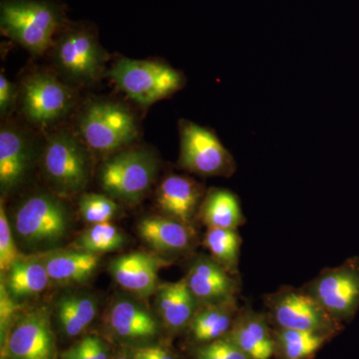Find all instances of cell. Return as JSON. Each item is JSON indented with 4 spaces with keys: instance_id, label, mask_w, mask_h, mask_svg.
I'll return each instance as SVG.
<instances>
[{
    "instance_id": "obj_1",
    "label": "cell",
    "mask_w": 359,
    "mask_h": 359,
    "mask_svg": "<svg viewBox=\"0 0 359 359\" xmlns=\"http://www.w3.org/2000/svg\"><path fill=\"white\" fill-rule=\"evenodd\" d=\"M65 9L52 0H2L1 32L26 50H47L54 35L65 25Z\"/></svg>"
},
{
    "instance_id": "obj_2",
    "label": "cell",
    "mask_w": 359,
    "mask_h": 359,
    "mask_svg": "<svg viewBox=\"0 0 359 359\" xmlns=\"http://www.w3.org/2000/svg\"><path fill=\"white\" fill-rule=\"evenodd\" d=\"M117 86L141 105L173 95L185 83L181 72L164 63L123 58L108 71Z\"/></svg>"
},
{
    "instance_id": "obj_3",
    "label": "cell",
    "mask_w": 359,
    "mask_h": 359,
    "mask_svg": "<svg viewBox=\"0 0 359 359\" xmlns=\"http://www.w3.org/2000/svg\"><path fill=\"white\" fill-rule=\"evenodd\" d=\"M157 171V160L152 153L144 149H130L104 163L99 182L112 199L134 204L150 190Z\"/></svg>"
},
{
    "instance_id": "obj_4",
    "label": "cell",
    "mask_w": 359,
    "mask_h": 359,
    "mask_svg": "<svg viewBox=\"0 0 359 359\" xmlns=\"http://www.w3.org/2000/svg\"><path fill=\"white\" fill-rule=\"evenodd\" d=\"M14 228L21 244L27 249L42 250L65 238L69 229V215L58 198L36 194L18 208Z\"/></svg>"
},
{
    "instance_id": "obj_5",
    "label": "cell",
    "mask_w": 359,
    "mask_h": 359,
    "mask_svg": "<svg viewBox=\"0 0 359 359\" xmlns=\"http://www.w3.org/2000/svg\"><path fill=\"white\" fill-rule=\"evenodd\" d=\"M78 127L88 147L100 153L119 150L138 134L132 113L110 101L89 104L80 115Z\"/></svg>"
},
{
    "instance_id": "obj_6",
    "label": "cell",
    "mask_w": 359,
    "mask_h": 359,
    "mask_svg": "<svg viewBox=\"0 0 359 359\" xmlns=\"http://www.w3.org/2000/svg\"><path fill=\"white\" fill-rule=\"evenodd\" d=\"M179 165L190 173L204 177H230L235 173V159L211 129L181 120Z\"/></svg>"
},
{
    "instance_id": "obj_7",
    "label": "cell",
    "mask_w": 359,
    "mask_h": 359,
    "mask_svg": "<svg viewBox=\"0 0 359 359\" xmlns=\"http://www.w3.org/2000/svg\"><path fill=\"white\" fill-rule=\"evenodd\" d=\"M42 168L52 188L61 196L75 195L88 183V155L67 132L53 135L47 142Z\"/></svg>"
},
{
    "instance_id": "obj_8",
    "label": "cell",
    "mask_w": 359,
    "mask_h": 359,
    "mask_svg": "<svg viewBox=\"0 0 359 359\" xmlns=\"http://www.w3.org/2000/svg\"><path fill=\"white\" fill-rule=\"evenodd\" d=\"M337 321L353 318L359 309V259L325 269L304 287Z\"/></svg>"
},
{
    "instance_id": "obj_9",
    "label": "cell",
    "mask_w": 359,
    "mask_h": 359,
    "mask_svg": "<svg viewBox=\"0 0 359 359\" xmlns=\"http://www.w3.org/2000/svg\"><path fill=\"white\" fill-rule=\"evenodd\" d=\"M271 318L283 330H306L330 335L339 327L320 302L304 289H285L269 294L266 302Z\"/></svg>"
},
{
    "instance_id": "obj_10",
    "label": "cell",
    "mask_w": 359,
    "mask_h": 359,
    "mask_svg": "<svg viewBox=\"0 0 359 359\" xmlns=\"http://www.w3.org/2000/svg\"><path fill=\"white\" fill-rule=\"evenodd\" d=\"M55 60L66 76L80 83L93 82L103 70V51L88 26L66 28L56 42Z\"/></svg>"
},
{
    "instance_id": "obj_11",
    "label": "cell",
    "mask_w": 359,
    "mask_h": 359,
    "mask_svg": "<svg viewBox=\"0 0 359 359\" xmlns=\"http://www.w3.org/2000/svg\"><path fill=\"white\" fill-rule=\"evenodd\" d=\"M1 348L7 359H57L48 311L39 308L18 316Z\"/></svg>"
},
{
    "instance_id": "obj_12",
    "label": "cell",
    "mask_w": 359,
    "mask_h": 359,
    "mask_svg": "<svg viewBox=\"0 0 359 359\" xmlns=\"http://www.w3.org/2000/svg\"><path fill=\"white\" fill-rule=\"evenodd\" d=\"M73 94L51 75H32L23 84V112L30 122L47 125L57 121L72 107Z\"/></svg>"
},
{
    "instance_id": "obj_13",
    "label": "cell",
    "mask_w": 359,
    "mask_h": 359,
    "mask_svg": "<svg viewBox=\"0 0 359 359\" xmlns=\"http://www.w3.org/2000/svg\"><path fill=\"white\" fill-rule=\"evenodd\" d=\"M185 278L199 306L236 299L237 283L226 269L212 259H196Z\"/></svg>"
},
{
    "instance_id": "obj_14",
    "label": "cell",
    "mask_w": 359,
    "mask_h": 359,
    "mask_svg": "<svg viewBox=\"0 0 359 359\" xmlns=\"http://www.w3.org/2000/svg\"><path fill=\"white\" fill-rule=\"evenodd\" d=\"M169 264L154 255L133 252L117 257L110 264L111 275L118 285L141 297H149L155 292L158 271Z\"/></svg>"
},
{
    "instance_id": "obj_15",
    "label": "cell",
    "mask_w": 359,
    "mask_h": 359,
    "mask_svg": "<svg viewBox=\"0 0 359 359\" xmlns=\"http://www.w3.org/2000/svg\"><path fill=\"white\" fill-rule=\"evenodd\" d=\"M203 199V188L189 177L170 175L161 182L157 203L168 218L190 226Z\"/></svg>"
},
{
    "instance_id": "obj_16",
    "label": "cell",
    "mask_w": 359,
    "mask_h": 359,
    "mask_svg": "<svg viewBox=\"0 0 359 359\" xmlns=\"http://www.w3.org/2000/svg\"><path fill=\"white\" fill-rule=\"evenodd\" d=\"M32 149L20 129L2 126L0 131V186L11 192L22 183L29 169Z\"/></svg>"
},
{
    "instance_id": "obj_17",
    "label": "cell",
    "mask_w": 359,
    "mask_h": 359,
    "mask_svg": "<svg viewBox=\"0 0 359 359\" xmlns=\"http://www.w3.org/2000/svg\"><path fill=\"white\" fill-rule=\"evenodd\" d=\"M107 323L115 337L130 341L153 339L159 332L153 314L132 299L116 301L108 313Z\"/></svg>"
},
{
    "instance_id": "obj_18",
    "label": "cell",
    "mask_w": 359,
    "mask_h": 359,
    "mask_svg": "<svg viewBox=\"0 0 359 359\" xmlns=\"http://www.w3.org/2000/svg\"><path fill=\"white\" fill-rule=\"evenodd\" d=\"M138 233L146 244L161 254H182L193 245L191 226L171 218L151 217L142 219Z\"/></svg>"
},
{
    "instance_id": "obj_19",
    "label": "cell",
    "mask_w": 359,
    "mask_h": 359,
    "mask_svg": "<svg viewBox=\"0 0 359 359\" xmlns=\"http://www.w3.org/2000/svg\"><path fill=\"white\" fill-rule=\"evenodd\" d=\"M229 337L250 359H271L276 353L266 318L255 311H247L236 318Z\"/></svg>"
},
{
    "instance_id": "obj_20",
    "label": "cell",
    "mask_w": 359,
    "mask_h": 359,
    "mask_svg": "<svg viewBox=\"0 0 359 359\" xmlns=\"http://www.w3.org/2000/svg\"><path fill=\"white\" fill-rule=\"evenodd\" d=\"M157 304L165 325L173 330H182L190 325L199 306L185 278L160 287Z\"/></svg>"
},
{
    "instance_id": "obj_21",
    "label": "cell",
    "mask_w": 359,
    "mask_h": 359,
    "mask_svg": "<svg viewBox=\"0 0 359 359\" xmlns=\"http://www.w3.org/2000/svg\"><path fill=\"white\" fill-rule=\"evenodd\" d=\"M99 261V255L78 250L53 252L43 259V263L51 282L70 285L88 280Z\"/></svg>"
},
{
    "instance_id": "obj_22",
    "label": "cell",
    "mask_w": 359,
    "mask_h": 359,
    "mask_svg": "<svg viewBox=\"0 0 359 359\" xmlns=\"http://www.w3.org/2000/svg\"><path fill=\"white\" fill-rule=\"evenodd\" d=\"M237 299L198 309L190 323L193 339L202 344L226 337L235 323Z\"/></svg>"
},
{
    "instance_id": "obj_23",
    "label": "cell",
    "mask_w": 359,
    "mask_h": 359,
    "mask_svg": "<svg viewBox=\"0 0 359 359\" xmlns=\"http://www.w3.org/2000/svg\"><path fill=\"white\" fill-rule=\"evenodd\" d=\"M199 212L208 228L237 230L245 222L240 201L226 189H210L203 199Z\"/></svg>"
},
{
    "instance_id": "obj_24",
    "label": "cell",
    "mask_w": 359,
    "mask_h": 359,
    "mask_svg": "<svg viewBox=\"0 0 359 359\" xmlns=\"http://www.w3.org/2000/svg\"><path fill=\"white\" fill-rule=\"evenodd\" d=\"M2 282L16 301L43 292L51 282L43 261L20 257L6 271Z\"/></svg>"
},
{
    "instance_id": "obj_25",
    "label": "cell",
    "mask_w": 359,
    "mask_h": 359,
    "mask_svg": "<svg viewBox=\"0 0 359 359\" xmlns=\"http://www.w3.org/2000/svg\"><path fill=\"white\" fill-rule=\"evenodd\" d=\"M56 313L65 335L77 337L95 318L96 302L86 295H68L59 299L56 304Z\"/></svg>"
},
{
    "instance_id": "obj_26",
    "label": "cell",
    "mask_w": 359,
    "mask_h": 359,
    "mask_svg": "<svg viewBox=\"0 0 359 359\" xmlns=\"http://www.w3.org/2000/svg\"><path fill=\"white\" fill-rule=\"evenodd\" d=\"M241 243L237 230L231 229L208 228L204 238L205 248L212 259L230 273L238 271Z\"/></svg>"
},
{
    "instance_id": "obj_27",
    "label": "cell",
    "mask_w": 359,
    "mask_h": 359,
    "mask_svg": "<svg viewBox=\"0 0 359 359\" xmlns=\"http://www.w3.org/2000/svg\"><path fill=\"white\" fill-rule=\"evenodd\" d=\"M327 335L280 328L278 334V346L285 359H309L325 344Z\"/></svg>"
},
{
    "instance_id": "obj_28",
    "label": "cell",
    "mask_w": 359,
    "mask_h": 359,
    "mask_svg": "<svg viewBox=\"0 0 359 359\" xmlns=\"http://www.w3.org/2000/svg\"><path fill=\"white\" fill-rule=\"evenodd\" d=\"M122 231L111 223L91 224L76 241L78 250L92 254L114 252L124 244Z\"/></svg>"
},
{
    "instance_id": "obj_29",
    "label": "cell",
    "mask_w": 359,
    "mask_h": 359,
    "mask_svg": "<svg viewBox=\"0 0 359 359\" xmlns=\"http://www.w3.org/2000/svg\"><path fill=\"white\" fill-rule=\"evenodd\" d=\"M79 211L82 219L86 223H110L119 211V205L116 204L112 198L107 196L88 194L80 200Z\"/></svg>"
},
{
    "instance_id": "obj_30",
    "label": "cell",
    "mask_w": 359,
    "mask_h": 359,
    "mask_svg": "<svg viewBox=\"0 0 359 359\" xmlns=\"http://www.w3.org/2000/svg\"><path fill=\"white\" fill-rule=\"evenodd\" d=\"M22 257L14 241L6 209L1 204L0 208V269L2 275Z\"/></svg>"
},
{
    "instance_id": "obj_31",
    "label": "cell",
    "mask_w": 359,
    "mask_h": 359,
    "mask_svg": "<svg viewBox=\"0 0 359 359\" xmlns=\"http://www.w3.org/2000/svg\"><path fill=\"white\" fill-rule=\"evenodd\" d=\"M197 359H250L228 337L204 344L196 353Z\"/></svg>"
},
{
    "instance_id": "obj_32",
    "label": "cell",
    "mask_w": 359,
    "mask_h": 359,
    "mask_svg": "<svg viewBox=\"0 0 359 359\" xmlns=\"http://www.w3.org/2000/svg\"><path fill=\"white\" fill-rule=\"evenodd\" d=\"M22 306L9 294L6 285L1 280L0 285V334L1 342L6 339L9 328L20 316Z\"/></svg>"
},
{
    "instance_id": "obj_33",
    "label": "cell",
    "mask_w": 359,
    "mask_h": 359,
    "mask_svg": "<svg viewBox=\"0 0 359 359\" xmlns=\"http://www.w3.org/2000/svg\"><path fill=\"white\" fill-rule=\"evenodd\" d=\"M79 346L87 359H108L107 348L100 339L96 337H84Z\"/></svg>"
},
{
    "instance_id": "obj_34",
    "label": "cell",
    "mask_w": 359,
    "mask_h": 359,
    "mask_svg": "<svg viewBox=\"0 0 359 359\" xmlns=\"http://www.w3.org/2000/svg\"><path fill=\"white\" fill-rule=\"evenodd\" d=\"M15 98V88L8 79L4 75L0 74V111L1 115H6L11 111Z\"/></svg>"
},
{
    "instance_id": "obj_35",
    "label": "cell",
    "mask_w": 359,
    "mask_h": 359,
    "mask_svg": "<svg viewBox=\"0 0 359 359\" xmlns=\"http://www.w3.org/2000/svg\"><path fill=\"white\" fill-rule=\"evenodd\" d=\"M150 359H175L173 355L161 346L144 347Z\"/></svg>"
},
{
    "instance_id": "obj_36",
    "label": "cell",
    "mask_w": 359,
    "mask_h": 359,
    "mask_svg": "<svg viewBox=\"0 0 359 359\" xmlns=\"http://www.w3.org/2000/svg\"><path fill=\"white\" fill-rule=\"evenodd\" d=\"M62 358L63 359H87L81 347L79 346V344L71 347L68 351H66L65 353H63Z\"/></svg>"
},
{
    "instance_id": "obj_37",
    "label": "cell",
    "mask_w": 359,
    "mask_h": 359,
    "mask_svg": "<svg viewBox=\"0 0 359 359\" xmlns=\"http://www.w3.org/2000/svg\"><path fill=\"white\" fill-rule=\"evenodd\" d=\"M132 359H150V358H149L144 347H140V348L134 349L133 353H132Z\"/></svg>"
},
{
    "instance_id": "obj_38",
    "label": "cell",
    "mask_w": 359,
    "mask_h": 359,
    "mask_svg": "<svg viewBox=\"0 0 359 359\" xmlns=\"http://www.w3.org/2000/svg\"><path fill=\"white\" fill-rule=\"evenodd\" d=\"M113 359H129V358H127V356L120 355V356H117V358H113Z\"/></svg>"
},
{
    "instance_id": "obj_39",
    "label": "cell",
    "mask_w": 359,
    "mask_h": 359,
    "mask_svg": "<svg viewBox=\"0 0 359 359\" xmlns=\"http://www.w3.org/2000/svg\"><path fill=\"white\" fill-rule=\"evenodd\" d=\"M1 359H7V358H4V356H1Z\"/></svg>"
}]
</instances>
